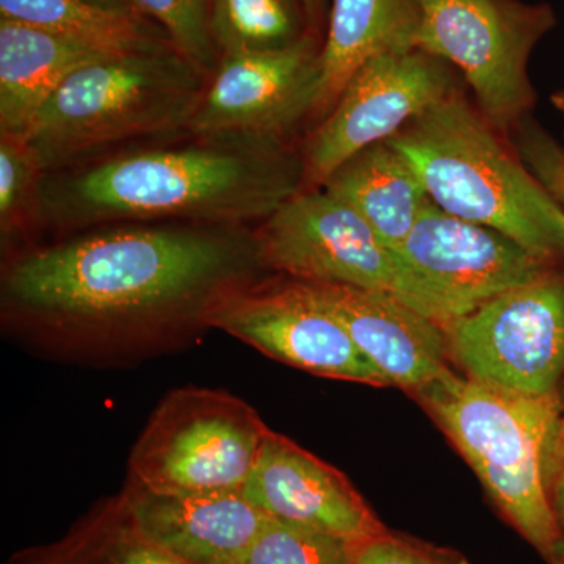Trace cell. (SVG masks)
<instances>
[{"label": "cell", "instance_id": "obj_1", "mask_svg": "<svg viewBox=\"0 0 564 564\" xmlns=\"http://www.w3.org/2000/svg\"><path fill=\"white\" fill-rule=\"evenodd\" d=\"M256 226L111 223L25 252L3 276L18 317L61 329L196 322L236 285L259 281Z\"/></svg>", "mask_w": 564, "mask_h": 564}, {"label": "cell", "instance_id": "obj_2", "mask_svg": "<svg viewBox=\"0 0 564 564\" xmlns=\"http://www.w3.org/2000/svg\"><path fill=\"white\" fill-rule=\"evenodd\" d=\"M304 188L289 141L182 131L41 174L31 225L77 232L111 223L256 226Z\"/></svg>", "mask_w": 564, "mask_h": 564}, {"label": "cell", "instance_id": "obj_3", "mask_svg": "<svg viewBox=\"0 0 564 564\" xmlns=\"http://www.w3.org/2000/svg\"><path fill=\"white\" fill-rule=\"evenodd\" d=\"M415 393L508 521L551 562L564 543L552 505L563 421L558 393L521 395L451 369Z\"/></svg>", "mask_w": 564, "mask_h": 564}, {"label": "cell", "instance_id": "obj_4", "mask_svg": "<svg viewBox=\"0 0 564 564\" xmlns=\"http://www.w3.org/2000/svg\"><path fill=\"white\" fill-rule=\"evenodd\" d=\"M388 143L441 209L505 234L545 262L564 254L563 207L497 139L491 122L455 93Z\"/></svg>", "mask_w": 564, "mask_h": 564}, {"label": "cell", "instance_id": "obj_5", "mask_svg": "<svg viewBox=\"0 0 564 564\" xmlns=\"http://www.w3.org/2000/svg\"><path fill=\"white\" fill-rule=\"evenodd\" d=\"M207 82L176 50L104 57L70 74L22 139L47 173L187 131Z\"/></svg>", "mask_w": 564, "mask_h": 564}, {"label": "cell", "instance_id": "obj_6", "mask_svg": "<svg viewBox=\"0 0 564 564\" xmlns=\"http://www.w3.org/2000/svg\"><path fill=\"white\" fill-rule=\"evenodd\" d=\"M269 432L231 393L180 389L152 414L131 469L155 494L242 491Z\"/></svg>", "mask_w": 564, "mask_h": 564}, {"label": "cell", "instance_id": "obj_7", "mask_svg": "<svg viewBox=\"0 0 564 564\" xmlns=\"http://www.w3.org/2000/svg\"><path fill=\"white\" fill-rule=\"evenodd\" d=\"M415 47L456 66L481 115L507 131L533 102L527 65L555 24L547 6L521 0H414Z\"/></svg>", "mask_w": 564, "mask_h": 564}, {"label": "cell", "instance_id": "obj_8", "mask_svg": "<svg viewBox=\"0 0 564 564\" xmlns=\"http://www.w3.org/2000/svg\"><path fill=\"white\" fill-rule=\"evenodd\" d=\"M393 252L403 272L402 302L444 328L547 273V262L516 240L455 217L432 199Z\"/></svg>", "mask_w": 564, "mask_h": 564}, {"label": "cell", "instance_id": "obj_9", "mask_svg": "<svg viewBox=\"0 0 564 564\" xmlns=\"http://www.w3.org/2000/svg\"><path fill=\"white\" fill-rule=\"evenodd\" d=\"M448 355L480 383L555 395L564 377V278L544 273L445 326Z\"/></svg>", "mask_w": 564, "mask_h": 564}, {"label": "cell", "instance_id": "obj_10", "mask_svg": "<svg viewBox=\"0 0 564 564\" xmlns=\"http://www.w3.org/2000/svg\"><path fill=\"white\" fill-rule=\"evenodd\" d=\"M267 270L311 284L348 285L403 296V272L391 248L361 215L325 188H303L256 225Z\"/></svg>", "mask_w": 564, "mask_h": 564}, {"label": "cell", "instance_id": "obj_11", "mask_svg": "<svg viewBox=\"0 0 564 564\" xmlns=\"http://www.w3.org/2000/svg\"><path fill=\"white\" fill-rule=\"evenodd\" d=\"M451 95L447 63L426 52H388L370 58L352 74L304 144V187L321 188L352 155L392 139Z\"/></svg>", "mask_w": 564, "mask_h": 564}, {"label": "cell", "instance_id": "obj_12", "mask_svg": "<svg viewBox=\"0 0 564 564\" xmlns=\"http://www.w3.org/2000/svg\"><path fill=\"white\" fill-rule=\"evenodd\" d=\"M203 325L304 372L388 386L306 282L259 280L236 285L210 304Z\"/></svg>", "mask_w": 564, "mask_h": 564}, {"label": "cell", "instance_id": "obj_13", "mask_svg": "<svg viewBox=\"0 0 564 564\" xmlns=\"http://www.w3.org/2000/svg\"><path fill=\"white\" fill-rule=\"evenodd\" d=\"M318 35L311 32L288 50L221 57L188 131L289 141L296 124L314 113Z\"/></svg>", "mask_w": 564, "mask_h": 564}, {"label": "cell", "instance_id": "obj_14", "mask_svg": "<svg viewBox=\"0 0 564 564\" xmlns=\"http://www.w3.org/2000/svg\"><path fill=\"white\" fill-rule=\"evenodd\" d=\"M242 492L270 518L352 543L386 533L339 470L272 430Z\"/></svg>", "mask_w": 564, "mask_h": 564}, {"label": "cell", "instance_id": "obj_15", "mask_svg": "<svg viewBox=\"0 0 564 564\" xmlns=\"http://www.w3.org/2000/svg\"><path fill=\"white\" fill-rule=\"evenodd\" d=\"M388 386L417 391L448 369L445 328L392 293L311 284Z\"/></svg>", "mask_w": 564, "mask_h": 564}, {"label": "cell", "instance_id": "obj_16", "mask_svg": "<svg viewBox=\"0 0 564 564\" xmlns=\"http://www.w3.org/2000/svg\"><path fill=\"white\" fill-rule=\"evenodd\" d=\"M126 508L148 541L185 564H236L270 518L242 491L155 494L140 488Z\"/></svg>", "mask_w": 564, "mask_h": 564}, {"label": "cell", "instance_id": "obj_17", "mask_svg": "<svg viewBox=\"0 0 564 564\" xmlns=\"http://www.w3.org/2000/svg\"><path fill=\"white\" fill-rule=\"evenodd\" d=\"M318 55L313 117L323 120L364 63L388 52L411 51L417 40L414 0H332Z\"/></svg>", "mask_w": 564, "mask_h": 564}, {"label": "cell", "instance_id": "obj_18", "mask_svg": "<svg viewBox=\"0 0 564 564\" xmlns=\"http://www.w3.org/2000/svg\"><path fill=\"white\" fill-rule=\"evenodd\" d=\"M101 54L33 25L0 20V135L24 137L63 82Z\"/></svg>", "mask_w": 564, "mask_h": 564}, {"label": "cell", "instance_id": "obj_19", "mask_svg": "<svg viewBox=\"0 0 564 564\" xmlns=\"http://www.w3.org/2000/svg\"><path fill=\"white\" fill-rule=\"evenodd\" d=\"M322 188L358 212L391 250L403 243L430 202L421 177L388 141L352 155Z\"/></svg>", "mask_w": 564, "mask_h": 564}, {"label": "cell", "instance_id": "obj_20", "mask_svg": "<svg viewBox=\"0 0 564 564\" xmlns=\"http://www.w3.org/2000/svg\"><path fill=\"white\" fill-rule=\"evenodd\" d=\"M0 20L57 33L106 55L174 50L169 33L140 11L104 9L87 0H0Z\"/></svg>", "mask_w": 564, "mask_h": 564}, {"label": "cell", "instance_id": "obj_21", "mask_svg": "<svg viewBox=\"0 0 564 564\" xmlns=\"http://www.w3.org/2000/svg\"><path fill=\"white\" fill-rule=\"evenodd\" d=\"M210 31L220 57L288 50L314 32L300 0H210Z\"/></svg>", "mask_w": 564, "mask_h": 564}, {"label": "cell", "instance_id": "obj_22", "mask_svg": "<svg viewBox=\"0 0 564 564\" xmlns=\"http://www.w3.org/2000/svg\"><path fill=\"white\" fill-rule=\"evenodd\" d=\"M10 564H185L148 541L133 525L126 503L96 516L68 540L33 551Z\"/></svg>", "mask_w": 564, "mask_h": 564}, {"label": "cell", "instance_id": "obj_23", "mask_svg": "<svg viewBox=\"0 0 564 564\" xmlns=\"http://www.w3.org/2000/svg\"><path fill=\"white\" fill-rule=\"evenodd\" d=\"M359 544L269 518L236 564H355Z\"/></svg>", "mask_w": 564, "mask_h": 564}, {"label": "cell", "instance_id": "obj_24", "mask_svg": "<svg viewBox=\"0 0 564 564\" xmlns=\"http://www.w3.org/2000/svg\"><path fill=\"white\" fill-rule=\"evenodd\" d=\"M135 9L169 33L174 50L207 77L220 65L212 39L210 0H133Z\"/></svg>", "mask_w": 564, "mask_h": 564}, {"label": "cell", "instance_id": "obj_25", "mask_svg": "<svg viewBox=\"0 0 564 564\" xmlns=\"http://www.w3.org/2000/svg\"><path fill=\"white\" fill-rule=\"evenodd\" d=\"M41 172L24 139L0 135V234L2 240L31 225Z\"/></svg>", "mask_w": 564, "mask_h": 564}, {"label": "cell", "instance_id": "obj_26", "mask_svg": "<svg viewBox=\"0 0 564 564\" xmlns=\"http://www.w3.org/2000/svg\"><path fill=\"white\" fill-rule=\"evenodd\" d=\"M519 152L527 169L564 209V151L544 133L527 131L519 137Z\"/></svg>", "mask_w": 564, "mask_h": 564}, {"label": "cell", "instance_id": "obj_27", "mask_svg": "<svg viewBox=\"0 0 564 564\" xmlns=\"http://www.w3.org/2000/svg\"><path fill=\"white\" fill-rule=\"evenodd\" d=\"M355 564H454L445 562L433 552L399 540L388 532L364 541L356 551Z\"/></svg>", "mask_w": 564, "mask_h": 564}, {"label": "cell", "instance_id": "obj_28", "mask_svg": "<svg viewBox=\"0 0 564 564\" xmlns=\"http://www.w3.org/2000/svg\"><path fill=\"white\" fill-rule=\"evenodd\" d=\"M552 505L564 534V415L562 430H560L558 451H556L554 481H552Z\"/></svg>", "mask_w": 564, "mask_h": 564}, {"label": "cell", "instance_id": "obj_29", "mask_svg": "<svg viewBox=\"0 0 564 564\" xmlns=\"http://www.w3.org/2000/svg\"><path fill=\"white\" fill-rule=\"evenodd\" d=\"M311 29L321 33L322 25L325 24L326 17L329 14V0H300Z\"/></svg>", "mask_w": 564, "mask_h": 564}, {"label": "cell", "instance_id": "obj_30", "mask_svg": "<svg viewBox=\"0 0 564 564\" xmlns=\"http://www.w3.org/2000/svg\"><path fill=\"white\" fill-rule=\"evenodd\" d=\"M87 2L95 3V6L104 7V9L139 11L135 9V3H133V0H87Z\"/></svg>", "mask_w": 564, "mask_h": 564}, {"label": "cell", "instance_id": "obj_31", "mask_svg": "<svg viewBox=\"0 0 564 564\" xmlns=\"http://www.w3.org/2000/svg\"><path fill=\"white\" fill-rule=\"evenodd\" d=\"M551 564H564V543L558 549V552H556L554 558L551 560Z\"/></svg>", "mask_w": 564, "mask_h": 564}]
</instances>
